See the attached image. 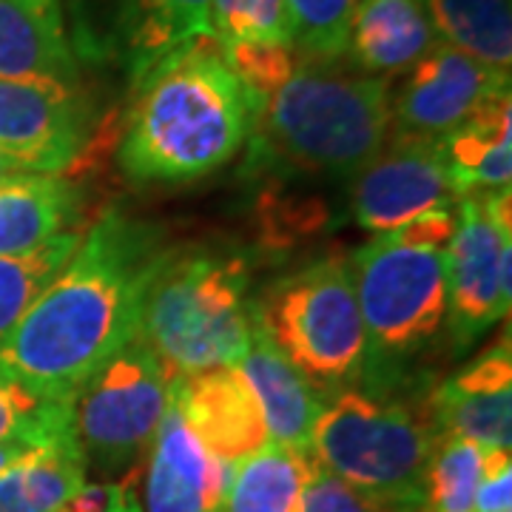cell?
Here are the masks:
<instances>
[{
	"mask_svg": "<svg viewBox=\"0 0 512 512\" xmlns=\"http://www.w3.org/2000/svg\"><path fill=\"white\" fill-rule=\"evenodd\" d=\"M510 92L490 103L453 128L444 143V160L458 197L473 191H501L512 183V128Z\"/></svg>",
	"mask_w": 512,
	"mask_h": 512,
	"instance_id": "cell-20",
	"label": "cell"
},
{
	"mask_svg": "<svg viewBox=\"0 0 512 512\" xmlns=\"http://www.w3.org/2000/svg\"><path fill=\"white\" fill-rule=\"evenodd\" d=\"M453 231H456V211L433 208L384 237H390L399 245H410V248H447Z\"/></svg>",
	"mask_w": 512,
	"mask_h": 512,
	"instance_id": "cell-33",
	"label": "cell"
},
{
	"mask_svg": "<svg viewBox=\"0 0 512 512\" xmlns=\"http://www.w3.org/2000/svg\"><path fill=\"white\" fill-rule=\"evenodd\" d=\"M211 0H120L117 35L131 80L185 43L208 35Z\"/></svg>",
	"mask_w": 512,
	"mask_h": 512,
	"instance_id": "cell-22",
	"label": "cell"
},
{
	"mask_svg": "<svg viewBox=\"0 0 512 512\" xmlns=\"http://www.w3.org/2000/svg\"><path fill=\"white\" fill-rule=\"evenodd\" d=\"M256 325L325 396L367 370V336L350 256H325L276 279L254 302Z\"/></svg>",
	"mask_w": 512,
	"mask_h": 512,
	"instance_id": "cell-6",
	"label": "cell"
},
{
	"mask_svg": "<svg viewBox=\"0 0 512 512\" xmlns=\"http://www.w3.org/2000/svg\"><path fill=\"white\" fill-rule=\"evenodd\" d=\"M86 467L74 439L32 447L0 470V512H57L86 484Z\"/></svg>",
	"mask_w": 512,
	"mask_h": 512,
	"instance_id": "cell-23",
	"label": "cell"
},
{
	"mask_svg": "<svg viewBox=\"0 0 512 512\" xmlns=\"http://www.w3.org/2000/svg\"><path fill=\"white\" fill-rule=\"evenodd\" d=\"M359 0H285L296 55L305 60H342Z\"/></svg>",
	"mask_w": 512,
	"mask_h": 512,
	"instance_id": "cell-28",
	"label": "cell"
},
{
	"mask_svg": "<svg viewBox=\"0 0 512 512\" xmlns=\"http://www.w3.org/2000/svg\"><path fill=\"white\" fill-rule=\"evenodd\" d=\"M114 512H143V507H140V501H137V493H134V487L128 490L126 498L117 504V510Z\"/></svg>",
	"mask_w": 512,
	"mask_h": 512,
	"instance_id": "cell-37",
	"label": "cell"
},
{
	"mask_svg": "<svg viewBox=\"0 0 512 512\" xmlns=\"http://www.w3.org/2000/svg\"><path fill=\"white\" fill-rule=\"evenodd\" d=\"M171 373L143 339H131L72 402V433L86 464L126 467L146 456L168 407Z\"/></svg>",
	"mask_w": 512,
	"mask_h": 512,
	"instance_id": "cell-8",
	"label": "cell"
},
{
	"mask_svg": "<svg viewBox=\"0 0 512 512\" xmlns=\"http://www.w3.org/2000/svg\"><path fill=\"white\" fill-rule=\"evenodd\" d=\"M458 202L456 188L444 160L441 137H399L384 146L356 174L353 217L356 225L390 234L424 211Z\"/></svg>",
	"mask_w": 512,
	"mask_h": 512,
	"instance_id": "cell-10",
	"label": "cell"
},
{
	"mask_svg": "<svg viewBox=\"0 0 512 512\" xmlns=\"http://www.w3.org/2000/svg\"><path fill=\"white\" fill-rule=\"evenodd\" d=\"M436 444L430 416L356 387L330 393L311 430V458L322 470L402 512H421Z\"/></svg>",
	"mask_w": 512,
	"mask_h": 512,
	"instance_id": "cell-5",
	"label": "cell"
},
{
	"mask_svg": "<svg viewBox=\"0 0 512 512\" xmlns=\"http://www.w3.org/2000/svg\"><path fill=\"white\" fill-rule=\"evenodd\" d=\"M35 9H40V12H46V15H52V18H63L60 15V0H29Z\"/></svg>",
	"mask_w": 512,
	"mask_h": 512,
	"instance_id": "cell-38",
	"label": "cell"
},
{
	"mask_svg": "<svg viewBox=\"0 0 512 512\" xmlns=\"http://www.w3.org/2000/svg\"><path fill=\"white\" fill-rule=\"evenodd\" d=\"M476 512H512L510 450H484V470L476 490Z\"/></svg>",
	"mask_w": 512,
	"mask_h": 512,
	"instance_id": "cell-32",
	"label": "cell"
},
{
	"mask_svg": "<svg viewBox=\"0 0 512 512\" xmlns=\"http://www.w3.org/2000/svg\"><path fill=\"white\" fill-rule=\"evenodd\" d=\"M131 487H134V476H128L126 481H94V484H83L80 490H74L63 501V507L57 512H114Z\"/></svg>",
	"mask_w": 512,
	"mask_h": 512,
	"instance_id": "cell-34",
	"label": "cell"
},
{
	"mask_svg": "<svg viewBox=\"0 0 512 512\" xmlns=\"http://www.w3.org/2000/svg\"><path fill=\"white\" fill-rule=\"evenodd\" d=\"M80 194L66 174L23 171L0 185V256L40 251L74 228Z\"/></svg>",
	"mask_w": 512,
	"mask_h": 512,
	"instance_id": "cell-18",
	"label": "cell"
},
{
	"mask_svg": "<svg viewBox=\"0 0 512 512\" xmlns=\"http://www.w3.org/2000/svg\"><path fill=\"white\" fill-rule=\"evenodd\" d=\"M23 171H26V168H20L9 154L0 151V185L6 183V180H12V177H18V174H23Z\"/></svg>",
	"mask_w": 512,
	"mask_h": 512,
	"instance_id": "cell-36",
	"label": "cell"
},
{
	"mask_svg": "<svg viewBox=\"0 0 512 512\" xmlns=\"http://www.w3.org/2000/svg\"><path fill=\"white\" fill-rule=\"evenodd\" d=\"M254 328L242 256L205 248L165 251L148 285L137 339L154 350L171 376L239 365Z\"/></svg>",
	"mask_w": 512,
	"mask_h": 512,
	"instance_id": "cell-4",
	"label": "cell"
},
{
	"mask_svg": "<svg viewBox=\"0 0 512 512\" xmlns=\"http://www.w3.org/2000/svg\"><path fill=\"white\" fill-rule=\"evenodd\" d=\"M165 251L157 228L109 208L0 339V370L40 399L74 402L83 384L137 339L148 285Z\"/></svg>",
	"mask_w": 512,
	"mask_h": 512,
	"instance_id": "cell-1",
	"label": "cell"
},
{
	"mask_svg": "<svg viewBox=\"0 0 512 512\" xmlns=\"http://www.w3.org/2000/svg\"><path fill=\"white\" fill-rule=\"evenodd\" d=\"M430 421L439 436H456L481 450L512 444L510 336L495 342L473 365L441 382L430 399Z\"/></svg>",
	"mask_w": 512,
	"mask_h": 512,
	"instance_id": "cell-13",
	"label": "cell"
},
{
	"mask_svg": "<svg viewBox=\"0 0 512 512\" xmlns=\"http://www.w3.org/2000/svg\"><path fill=\"white\" fill-rule=\"evenodd\" d=\"M510 188L458 197L456 231L447 259V328L464 350L510 313L512 225Z\"/></svg>",
	"mask_w": 512,
	"mask_h": 512,
	"instance_id": "cell-9",
	"label": "cell"
},
{
	"mask_svg": "<svg viewBox=\"0 0 512 512\" xmlns=\"http://www.w3.org/2000/svg\"><path fill=\"white\" fill-rule=\"evenodd\" d=\"M424 6L441 43L476 57L490 69L510 72V0H424Z\"/></svg>",
	"mask_w": 512,
	"mask_h": 512,
	"instance_id": "cell-24",
	"label": "cell"
},
{
	"mask_svg": "<svg viewBox=\"0 0 512 512\" xmlns=\"http://www.w3.org/2000/svg\"><path fill=\"white\" fill-rule=\"evenodd\" d=\"M225 63L237 74L242 89L251 94L256 111L259 106L288 83L293 69L299 66V55L293 46L282 43H237L222 49Z\"/></svg>",
	"mask_w": 512,
	"mask_h": 512,
	"instance_id": "cell-30",
	"label": "cell"
},
{
	"mask_svg": "<svg viewBox=\"0 0 512 512\" xmlns=\"http://www.w3.org/2000/svg\"><path fill=\"white\" fill-rule=\"evenodd\" d=\"M367 336V367L399 365L430 345L447 319L444 248L373 239L350 256Z\"/></svg>",
	"mask_w": 512,
	"mask_h": 512,
	"instance_id": "cell-7",
	"label": "cell"
},
{
	"mask_svg": "<svg viewBox=\"0 0 512 512\" xmlns=\"http://www.w3.org/2000/svg\"><path fill=\"white\" fill-rule=\"evenodd\" d=\"M80 239L83 231H72L32 254L0 256V339L9 336L23 313L35 305L37 296L66 268Z\"/></svg>",
	"mask_w": 512,
	"mask_h": 512,
	"instance_id": "cell-25",
	"label": "cell"
},
{
	"mask_svg": "<svg viewBox=\"0 0 512 512\" xmlns=\"http://www.w3.org/2000/svg\"><path fill=\"white\" fill-rule=\"evenodd\" d=\"M299 512H402L390 504H384L373 495L350 487L348 481L336 478L328 470H322L313 461L311 478L302 493V510Z\"/></svg>",
	"mask_w": 512,
	"mask_h": 512,
	"instance_id": "cell-31",
	"label": "cell"
},
{
	"mask_svg": "<svg viewBox=\"0 0 512 512\" xmlns=\"http://www.w3.org/2000/svg\"><path fill=\"white\" fill-rule=\"evenodd\" d=\"M208 35L222 49L237 43L293 46L285 0H211Z\"/></svg>",
	"mask_w": 512,
	"mask_h": 512,
	"instance_id": "cell-29",
	"label": "cell"
},
{
	"mask_svg": "<svg viewBox=\"0 0 512 512\" xmlns=\"http://www.w3.org/2000/svg\"><path fill=\"white\" fill-rule=\"evenodd\" d=\"M436 43L424 0H359L348 55L353 69L390 77L413 69Z\"/></svg>",
	"mask_w": 512,
	"mask_h": 512,
	"instance_id": "cell-17",
	"label": "cell"
},
{
	"mask_svg": "<svg viewBox=\"0 0 512 512\" xmlns=\"http://www.w3.org/2000/svg\"><path fill=\"white\" fill-rule=\"evenodd\" d=\"M0 80L80 89L63 18L40 12L29 0H0Z\"/></svg>",
	"mask_w": 512,
	"mask_h": 512,
	"instance_id": "cell-19",
	"label": "cell"
},
{
	"mask_svg": "<svg viewBox=\"0 0 512 512\" xmlns=\"http://www.w3.org/2000/svg\"><path fill=\"white\" fill-rule=\"evenodd\" d=\"M239 370L245 373L254 390L256 404L265 419L268 441H276L299 453H311V430L328 396L316 390L288 362V356L276 348L259 325L254 328L251 345L239 362Z\"/></svg>",
	"mask_w": 512,
	"mask_h": 512,
	"instance_id": "cell-16",
	"label": "cell"
},
{
	"mask_svg": "<svg viewBox=\"0 0 512 512\" xmlns=\"http://www.w3.org/2000/svg\"><path fill=\"white\" fill-rule=\"evenodd\" d=\"M228 467L231 464L217 461L188 430L171 379L165 416L148 447V512H214L228 481Z\"/></svg>",
	"mask_w": 512,
	"mask_h": 512,
	"instance_id": "cell-15",
	"label": "cell"
},
{
	"mask_svg": "<svg viewBox=\"0 0 512 512\" xmlns=\"http://www.w3.org/2000/svg\"><path fill=\"white\" fill-rule=\"evenodd\" d=\"M311 470V453L265 441L256 453L228 467L214 512H299Z\"/></svg>",
	"mask_w": 512,
	"mask_h": 512,
	"instance_id": "cell-21",
	"label": "cell"
},
{
	"mask_svg": "<svg viewBox=\"0 0 512 512\" xmlns=\"http://www.w3.org/2000/svg\"><path fill=\"white\" fill-rule=\"evenodd\" d=\"M74 439L72 402H49L0 370V444L46 447Z\"/></svg>",
	"mask_w": 512,
	"mask_h": 512,
	"instance_id": "cell-26",
	"label": "cell"
},
{
	"mask_svg": "<svg viewBox=\"0 0 512 512\" xmlns=\"http://www.w3.org/2000/svg\"><path fill=\"white\" fill-rule=\"evenodd\" d=\"M254 117L222 46L202 35L134 80L117 160L137 185L191 183L237 157Z\"/></svg>",
	"mask_w": 512,
	"mask_h": 512,
	"instance_id": "cell-2",
	"label": "cell"
},
{
	"mask_svg": "<svg viewBox=\"0 0 512 512\" xmlns=\"http://www.w3.org/2000/svg\"><path fill=\"white\" fill-rule=\"evenodd\" d=\"M92 134V109L80 89L0 80V151L20 168L63 174Z\"/></svg>",
	"mask_w": 512,
	"mask_h": 512,
	"instance_id": "cell-11",
	"label": "cell"
},
{
	"mask_svg": "<svg viewBox=\"0 0 512 512\" xmlns=\"http://www.w3.org/2000/svg\"><path fill=\"white\" fill-rule=\"evenodd\" d=\"M29 450H32V447H20V444H0V470H3V467H9V464H15V461L26 456Z\"/></svg>",
	"mask_w": 512,
	"mask_h": 512,
	"instance_id": "cell-35",
	"label": "cell"
},
{
	"mask_svg": "<svg viewBox=\"0 0 512 512\" xmlns=\"http://www.w3.org/2000/svg\"><path fill=\"white\" fill-rule=\"evenodd\" d=\"M510 92V72L484 66L447 43H436L410 69L393 111L399 137H447L484 103Z\"/></svg>",
	"mask_w": 512,
	"mask_h": 512,
	"instance_id": "cell-12",
	"label": "cell"
},
{
	"mask_svg": "<svg viewBox=\"0 0 512 512\" xmlns=\"http://www.w3.org/2000/svg\"><path fill=\"white\" fill-rule=\"evenodd\" d=\"M484 450L456 436H439L424 476L421 512H476Z\"/></svg>",
	"mask_w": 512,
	"mask_h": 512,
	"instance_id": "cell-27",
	"label": "cell"
},
{
	"mask_svg": "<svg viewBox=\"0 0 512 512\" xmlns=\"http://www.w3.org/2000/svg\"><path fill=\"white\" fill-rule=\"evenodd\" d=\"M174 390L188 430L222 464H237L265 441V419L239 365L174 376Z\"/></svg>",
	"mask_w": 512,
	"mask_h": 512,
	"instance_id": "cell-14",
	"label": "cell"
},
{
	"mask_svg": "<svg viewBox=\"0 0 512 512\" xmlns=\"http://www.w3.org/2000/svg\"><path fill=\"white\" fill-rule=\"evenodd\" d=\"M390 106L387 77L302 60L256 111L251 157L288 174L353 177L387 146Z\"/></svg>",
	"mask_w": 512,
	"mask_h": 512,
	"instance_id": "cell-3",
	"label": "cell"
}]
</instances>
